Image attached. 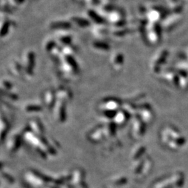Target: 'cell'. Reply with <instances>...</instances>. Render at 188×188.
<instances>
[{"mask_svg":"<svg viewBox=\"0 0 188 188\" xmlns=\"http://www.w3.org/2000/svg\"><path fill=\"white\" fill-rule=\"evenodd\" d=\"M35 55L31 51H27L23 54L22 56V68L25 74L27 76H31L33 75V68L34 66Z\"/></svg>","mask_w":188,"mask_h":188,"instance_id":"6da1fadb","label":"cell"},{"mask_svg":"<svg viewBox=\"0 0 188 188\" xmlns=\"http://www.w3.org/2000/svg\"><path fill=\"white\" fill-rule=\"evenodd\" d=\"M53 107L54 117L56 121L64 122L66 119V102L56 100Z\"/></svg>","mask_w":188,"mask_h":188,"instance_id":"7a4b0ae2","label":"cell"},{"mask_svg":"<svg viewBox=\"0 0 188 188\" xmlns=\"http://www.w3.org/2000/svg\"><path fill=\"white\" fill-rule=\"evenodd\" d=\"M56 43H59L63 46L70 45L72 41V36L67 30L58 31L56 33Z\"/></svg>","mask_w":188,"mask_h":188,"instance_id":"3957f363","label":"cell"},{"mask_svg":"<svg viewBox=\"0 0 188 188\" xmlns=\"http://www.w3.org/2000/svg\"><path fill=\"white\" fill-rule=\"evenodd\" d=\"M13 22L5 16H0V37H4L9 32Z\"/></svg>","mask_w":188,"mask_h":188,"instance_id":"277c9868","label":"cell"},{"mask_svg":"<svg viewBox=\"0 0 188 188\" xmlns=\"http://www.w3.org/2000/svg\"><path fill=\"white\" fill-rule=\"evenodd\" d=\"M50 27L55 30H68L72 27V23L70 21L66 20H56L53 21L50 24Z\"/></svg>","mask_w":188,"mask_h":188,"instance_id":"5b68a950","label":"cell"},{"mask_svg":"<svg viewBox=\"0 0 188 188\" xmlns=\"http://www.w3.org/2000/svg\"><path fill=\"white\" fill-rule=\"evenodd\" d=\"M55 94L56 100H62V101H64L66 102L72 99L73 97L72 93L68 89H66V88L58 89L56 91Z\"/></svg>","mask_w":188,"mask_h":188,"instance_id":"8992f818","label":"cell"},{"mask_svg":"<svg viewBox=\"0 0 188 188\" xmlns=\"http://www.w3.org/2000/svg\"><path fill=\"white\" fill-rule=\"evenodd\" d=\"M44 103L47 108H52L56 102V94L52 90H47L44 94Z\"/></svg>","mask_w":188,"mask_h":188,"instance_id":"52a82bcc","label":"cell"},{"mask_svg":"<svg viewBox=\"0 0 188 188\" xmlns=\"http://www.w3.org/2000/svg\"><path fill=\"white\" fill-rule=\"evenodd\" d=\"M21 144V138L18 135L12 136L7 143L8 150L10 152H15L18 149Z\"/></svg>","mask_w":188,"mask_h":188,"instance_id":"ba28073f","label":"cell"},{"mask_svg":"<svg viewBox=\"0 0 188 188\" xmlns=\"http://www.w3.org/2000/svg\"><path fill=\"white\" fill-rule=\"evenodd\" d=\"M30 129L33 131L36 135L38 136H42L44 133V127L42 125L41 122L38 120H32L29 122Z\"/></svg>","mask_w":188,"mask_h":188,"instance_id":"9c48e42d","label":"cell"},{"mask_svg":"<svg viewBox=\"0 0 188 188\" xmlns=\"http://www.w3.org/2000/svg\"><path fill=\"white\" fill-rule=\"evenodd\" d=\"M70 22L74 24H76L79 27H87L89 25L90 22L87 19L79 16H72L70 18Z\"/></svg>","mask_w":188,"mask_h":188,"instance_id":"30bf717a","label":"cell"},{"mask_svg":"<svg viewBox=\"0 0 188 188\" xmlns=\"http://www.w3.org/2000/svg\"><path fill=\"white\" fill-rule=\"evenodd\" d=\"M10 69L13 74L16 75V76L20 75L21 73H22V71L23 70L22 66L17 61H13L10 64Z\"/></svg>","mask_w":188,"mask_h":188,"instance_id":"8fae6325","label":"cell"},{"mask_svg":"<svg viewBox=\"0 0 188 188\" xmlns=\"http://www.w3.org/2000/svg\"><path fill=\"white\" fill-rule=\"evenodd\" d=\"M75 52V47L70 44V45L63 46L62 47V54L66 56H73Z\"/></svg>","mask_w":188,"mask_h":188,"instance_id":"7c38bea8","label":"cell"},{"mask_svg":"<svg viewBox=\"0 0 188 188\" xmlns=\"http://www.w3.org/2000/svg\"><path fill=\"white\" fill-rule=\"evenodd\" d=\"M8 130V125L5 120H1L0 121V142H1L4 137L6 136V130Z\"/></svg>","mask_w":188,"mask_h":188,"instance_id":"4fadbf2b","label":"cell"},{"mask_svg":"<svg viewBox=\"0 0 188 188\" xmlns=\"http://www.w3.org/2000/svg\"><path fill=\"white\" fill-rule=\"evenodd\" d=\"M57 45V43L55 41H53V40H49V41H46V43L44 45V47H45V50L48 52H51L52 51V50L54 49L56 46Z\"/></svg>","mask_w":188,"mask_h":188,"instance_id":"5bb4252c","label":"cell"},{"mask_svg":"<svg viewBox=\"0 0 188 188\" xmlns=\"http://www.w3.org/2000/svg\"><path fill=\"white\" fill-rule=\"evenodd\" d=\"M88 16H89V18L92 19L93 21H95L96 22H102V19L100 18V17L98 16L97 13H95V12L93 11V10H89L88 11Z\"/></svg>","mask_w":188,"mask_h":188,"instance_id":"9a60e30c","label":"cell"},{"mask_svg":"<svg viewBox=\"0 0 188 188\" xmlns=\"http://www.w3.org/2000/svg\"><path fill=\"white\" fill-rule=\"evenodd\" d=\"M12 88V84L9 81H7L6 80H2L0 83V90L1 91H8Z\"/></svg>","mask_w":188,"mask_h":188,"instance_id":"2e32d148","label":"cell"},{"mask_svg":"<svg viewBox=\"0 0 188 188\" xmlns=\"http://www.w3.org/2000/svg\"><path fill=\"white\" fill-rule=\"evenodd\" d=\"M25 110L27 112H38V111H41V107H40L38 105H36V104H28V105L26 106L25 107Z\"/></svg>","mask_w":188,"mask_h":188,"instance_id":"e0dca14e","label":"cell"},{"mask_svg":"<svg viewBox=\"0 0 188 188\" xmlns=\"http://www.w3.org/2000/svg\"><path fill=\"white\" fill-rule=\"evenodd\" d=\"M25 0H8V4L10 7L17 8L24 4Z\"/></svg>","mask_w":188,"mask_h":188,"instance_id":"ac0fdd59","label":"cell"},{"mask_svg":"<svg viewBox=\"0 0 188 188\" xmlns=\"http://www.w3.org/2000/svg\"><path fill=\"white\" fill-rule=\"evenodd\" d=\"M77 1H82V0H77Z\"/></svg>","mask_w":188,"mask_h":188,"instance_id":"d6986e66","label":"cell"},{"mask_svg":"<svg viewBox=\"0 0 188 188\" xmlns=\"http://www.w3.org/2000/svg\"><path fill=\"white\" fill-rule=\"evenodd\" d=\"M173 1H176V0H173Z\"/></svg>","mask_w":188,"mask_h":188,"instance_id":"ffe728a7","label":"cell"}]
</instances>
